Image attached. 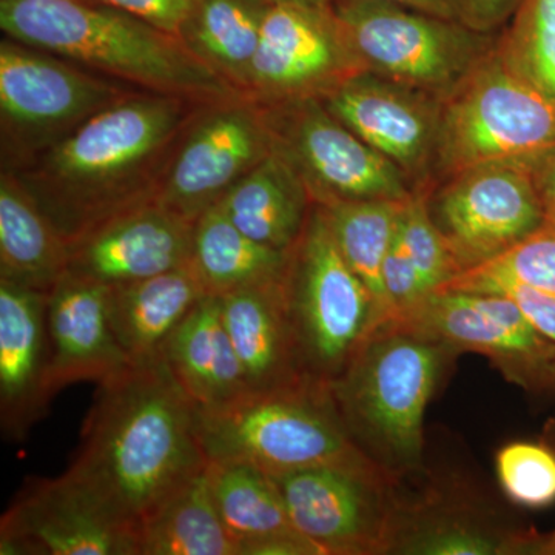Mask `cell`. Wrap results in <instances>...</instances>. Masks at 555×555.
Instances as JSON below:
<instances>
[{
  "label": "cell",
  "instance_id": "obj_20",
  "mask_svg": "<svg viewBox=\"0 0 555 555\" xmlns=\"http://www.w3.org/2000/svg\"><path fill=\"white\" fill-rule=\"evenodd\" d=\"M47 323L53 397L75 383L100 385L130 366L109 321V286L65 273L47 297Z\"/></svg>",
  "mask_w": 555,
  "mask_h": 555
},
{
  "label": "cell",
  "instance_id": "obj_19",
  "mask_svg": "<svg viewBox=\"0 0 555 555\" xmlns=\"http://www.w3.org/2000/svg\"><path fill=\"white\" fill-rule=\"evenodd\" d=\"M49 294L0 280V427L22 441L49 411Z\"/></svg>",
  "mask_w": 555,
  "mask_h": 555
},
{
  "label": "cell",
  "instance_id": "obj_18",
  "mask_svg": "<svg viewBox=\"0 0 555 555\" xmlns=\"http://www.w3.org/2000/svg\"><path fill=\"white\" fill-rule=\"evenodd\" d=\"M193 230L195 222L147 201L69 244L67 272L113 287L184 268L192 258Z\"/></svg>",
  "mask_w": 555,
  "mask_h": 555
},
{
  "label": "cell",
  "instance_id": "obj_2",
  "mask_svg": "<svg viewBox=\"0 0 555 555\" xmlns=\"http://www.w3.org/2000/svg\"><path fill=\"white\" fill-rule=\"evenodd\" d=\"M201 105L130 91L14 173L75 243L107 219L156 199L179 138Z\"/></svg>",
  "mask_w": 555,
  "mask_h": 555
},
{
  "label": "cell",
  "instance_id": "obj_10",
  "mask_svg": "<svg viewBox=\"0 0 555 555\" xmlns=\"http://www.w3.org/2000/svg\"><path fill=\"white\" fill-rule=\"evenodd\" d=\"M261 105L273 152L297 170L313 203L406 201L414 195L406 175L335 118L323 100Z\"/></svg>",
  "mask_w": 555,
  "mask_h": 555
},
{
  "label": "cell",
  "instance_id": "obj_13",
  "mask_svg": "<svg viewBox=\"0 0 555 555\" xmlns=\"http://www.w3.org/2000/svg\"><path fill=\"white\" fill-rule=\"evenodd\" d=\"M430 215L460 272L500 257L546 224L531 170L516 163L488 164L449 178Z\"/></svg>",
  "mask_w": 555,
  "mask_h": 555
},
{
  "label": "cell",
  "instance_id": "obj_11",
  "mask_svg": "<svg viewBox=\"0 0 555 555\" xmlns=\"http://www.w3.org/2000/svg\"><path fill=\"white\" fill-rule=\"evenodd\" d=\"M272 153L258 101L238 94L201 105L179 138L156 201L195 222Z\"/></svg>",
  "mask_w": 555,
  "mask_h": 555
},
{
  "label": "cell",
  "instance_id": "obj_17",
  "mask_svg": "<svg viewBox=\"0 0 555 555\" xmlns=\"http://www.w3.org/2000/svg\"><path fill=\"white\" fill-rule=\"evenodd\" d=\"M328 112L403 171L425 178L436 160L443 101L425 91L361 72L323 98Z\"/></svg>",
  "mask_w": 555,
  "mask_h": 555
},
{
  "label": "cell",
  "instance_id": "obj_12",
  "mask_svg": "<svg viewBox=\"0 0 555 555\" xmlns=\"http://www.w3.org/2000/svg\"><path fill=\"white\" fill-rule=\"evenodd\" d=\"M272 478L292 524L323 555L390 554L400 500L382 467H306Z\"/></svg>",
  "mask_w": 555,
  "mask_h": 555
},
{
  "label": "cell",
  "instance_id": "obj_16",
  "mask_svg": "<svg viewBox=\"0 0 555 555\" xmlns=\"http://www.w3.org/2000/svg\"><path fill=\"white\" fill-rule=\"evenodd\" d=\"M2 555H139L133 528L62 474L28 478L0 520Z\"/></svg>",
  "mask_w": 555,
  "mask_h": 555
},
{
  "label": "cell",
  "instance_id": "obj_40",
  "mask_svg": "<svg viewBox=\"0 0 555 555\" xmlns=\"http://www.w3.org/2000/svg\"><path fill=\"white\" fill-rule=\"evenodd\" d=\"M383 2L397 3V5L433 14V16L465 24L463 21L465 20V0H383Z\"/></svg>",
  "mask_w": 555,
  "mask_h": 555
},
{
  "label": "cell",
  "instance_id": "obj_28",
  "mask_svg": "<svg viewBox=\"0 0 555 555\" xmlns=\"http://www.w3.org/2000/svg\"><path fill=\"white\" fill-rule=\"evenodd\" d=\"M268 0H196L178 39L211 73L247 94Z\"/></svg>",
  "mask_w": 555,
  "mask_h": 555
},
{
  "label": "cell",
  "instance_id": "obj_6",
  "mask_svg": "<svg viewBox=\"0 0 555 555\" xmlns=\"http://www.w3.org/2000/svg\"><path fill=\"white\" fill-rule=\"evenodd\" d=\"M555 150V102L489 50L441 104L436 163L449 178Z\"/></svg>",
  "mask_w": 555,
  "mask_h": 555
},
{
  "label": "cell",
  "instance_id": "obj_31",
  "mask_svg": "<svg viewBox=\"0 0 555 555\" xmlns=\"http://www.w3.org/2000/svg\"><path fill=\"white\" fill-rule=\"evenodd\" d=\"M406 201H350L328 206L318 204L323 208L343 258L363 281L374 299L377 326L385 323L387 318L383 266L396 240L398 217Z\"/></svg>",
  "mask_w": 555,
  "mask_h": 555
},
{
  "label": "cell",
  "instance_id": "obj_39",
  "mask_svg": "<svg viewBox=\"0 0 555 555\" xmlns=\"http://www.w3.org/2000/svg\"><path fill=\"white\" fill-rule=\"evenodd\" d=\"M545 210L546 224L555 225V150L528 164Z\"/></svg>",
  "mask_w": 555,
  "mask_h": 555
},
{
  "label": "cell",
  "instance_id": "obj_23",
  "mask_svg": "<svg viewBox=\"0 0 555 555\" xmlns=\"http://www.w3.org/2000/svg\"><path fill=\"white\" fill-rule=\"evenodd\" d=\"M537 543L539 537L506 528L480 507L434 495L411 505L398 502L390 554H535Z\"/></svg>",
  "mask_w": 555,
  "mask_h": 555
},
{
  "label": "cell",
  "instance_id": "obj_21",
  "mask_svg": "<svg viewBox=\"0 0 555 555\" xmlns=\"http://www.w3.org/2000/svg\"><path fill=\"white\" fill-rule=\"evenodd\" d=\"M218 298L250 392H275L312 378L299 353L283 280Z\"/></svg>",
  "mask_w": 555,
  "mask_h": 555
},
{
  "label": "cell",
  "instance_id": "obj_24",
  "mask_svg": "<svg viewBox=\"0 0 555 555\" xmlns=\"http://www.w3.org/2000/svg\"><path fill=\"white\" fill-rule=\"evenodd\" d=\"M171 374L199 411H217L250 393L222 318L221 299L201 298L164 350Z\"/></svg>",
  "mask_w": 555,
  "mask_h": 555
},
{
  "label": "cell",
  "instance_id": "obj_22",
  "mask_svg": "<svg viewBox=\"0 0 555 555\" xmlns=\"http://www.w3.org/2000/svg\"><path fill=\"white\" fill-rule=\"evenodd\" d=\"M208 489L240 555H323L297 531L266 470L244 462H208Z\"/></svg>",
  "mask_w": 555,
  "mask_h": 555
},
{
  "label": "cell",
  "instance_id": "obj_38",
  "mask_svg": "<svg viewBox=\"0 0 555 555\" xmlns=\"http://www.w3.org/2000/svg\"><path fill=\"white\" fill-rule=\"evenodd\" d=\"M524 0H465V24L476 31L489 33L513 20Z\"/></svg>",
  "mask_w": 555,
  "mask_h": 555
},
{
  "label": "cell",
  "instance_id": "obj_36",
  "mask_svg": "<svg viewBox=\"0 0 555 555\" xmlns=\"http://www.w3.org/2000/svg\"><path fill=\"white\" fill-rule=\"evenodd\" d=\"M383 287H385L387 321H397L408 315L429 295L422 275L401 244L396 233L392 247L383 266Z\"/></svg>",
  "mask_w": 555,
  "mask_h": 555
},
{
  "label": "cell",
  "instance_id": "obj_15",
  "mask_svg": "<svg viewBox=\"0 0 555 555\" xmlns=\"http://www.w3.org/2000/svg\"><path fill=\"white\" fill-rule=\"evenodd\" d=\"M364 72L331 9L270 5L248 75L247 96L261 104L323 100Z\"/></svg>",
  "mask_w": 555,
  "mask_h": 555
},
{
  "label": "cell",
  "instance_id": "obj_34",
  "mask_svg": "<svg viewBox=\"0 0 555 555\" xmlns=\"http://www.w3.org/2000/svg\"><path fill=\"white\" fill-rule=\"evenodd\" d=\"M495 470L507 499L525 507L555 503V454L531 441H514L496 452Z\"/></svg>",
  "mask_w": 555,
  "mask_h": 555
},
{
  "label": "cell",
  "instance_id": "obj_9",
  "mask_svg": "<svg viewBox=\"0 0 555 555\" xmlns=\"http://www.w3.org/2000/svg\"><path fill=\"white\" fill-rule=\"evenodd\" d=\"M364 72L443 101L488 53L485 33L383 0H334Z\"/></svg>",
  "mask_w": 555,
  "mask_h": 555
},
{
  "label": "cell",
  "instance_id": "obj_7",
  "mask_svg": "<svg viewBox=\"0 0 555 555\" xmlns=\"http://www.w3.org/2000/svg\"><path fill=\"white\" fill-rule=\"evenodd\" d=\"M283 287L306 372L331 385L377 326V313L363 281L343 258L318 204H313L305 232L288 250Z\"/></svg>",
  "mask_w": 555,
  "mask_h": 555
},
{
  "label": "cell",
  "instance_id": "obj_30",
  "mask_svg": "<svg viewBox=\"0 0 555 555\" xmlns=\"http://www.w3.org/2000/svg\"><path fill=\"white\" fill-rule=\"evenodd\" d=\"M138 547L139 555H240L211 499L207 467L139 524Z\"/></svg>",
  "mask_w": 555,
  "mask_h": 555
},
{
  "label": "cell",
  "instance_id": "obj_26",
  "mask_svg": "<svg viewBox=\"0 0 555 555\" xmlns=\"http://www.w3.org/2000/svg\"><path fill=\"white\" fill-rule=\"evenodd\" d=\"M313 204L297 170L273 152L233 185L217 207L251 240L288 251L305 232Z\"/></svg>",
  "mask_w": 555,
  "mask_h": 555
},
{
  "label": "cell",
  "instance_id": "obj_8",
  "mask_svg": "<svg viewBox=\"0 0 555 555\" xmlns=\"http://www.w3.org/2000/svg\"><path fill=\"white\" fill-rule=\"evenodd\" d=\"M133 90L5 36L0 42L2 170H20Z\"/></svg>",
  "mask_w": 555,
  "mask_h": 555
},
{
  "label": "cell",
  "instance_id": "obj_37",
  "mask_svg": "<svg viewBox=\"0 0 555 555\" xmlns=\"http://www.w3.org/2000/svg\"><path fill=\"white\" fill-rule=\"evenodd\" d=\"M124 11L159 30L177 36L196 0H91Z\"/></svg>",
  "mask_w": 555,
  "mask_h": 555
},
{
  "label": "cell",
  "instance_id": "obj_35",
  "mask_svg": "<svg viewBox=\"0 0 555 555\" xmlns=\"http://www.w3.org/2000/svg\"><path fill=\"white\" fill-rule=\"evenodd\" d=\"M466 270L511 278L555 297V225L545 224L500 257Z\"/></svg>",
  "mask_w": 555,
  "mask_h": 555
},
{
  "label": "cell",
  "instance_id": "obj_27",
  "mask_svg": "<svg viewBox=\"0 0 555 555\" xmlns=\"http://www.w3.org/2000/svg\"><path fill=\"white\" fill-rule=\"evenodd\" d=\"M68 241L14 171L0 177V280L49 294L67 273Z\"/></svg>",
  "mask_w": 555,
  "mask_h": 555
},
{
  "label": "cell",
  "instance_id": "obj_29",
  "mask_svg": "<svg viewBox=\"0 0 555 555\" xmlns=\"http://www.w3.org/2000/svg\"><path fill=\"white\" fill-rule=\"evenodd\" d=\"M287 259L288 251L251 240L217 206L195 221L190 268L206 295L222 297L283 280Z\"/></svg>",
  "mask_w": 555,
  "mask_h": 555
},
{
  "label": "cell",
  "instance_id": "obj_3",
  "mask_svg": "<svg viewBox=\"0 0 555 555\" xmlns=\"http://www.w3.org/2000/svg\"><path fill=\"white\" fill-rule=\"evenodd\" d=\"M0 28L137 90L198 104L243 94L204 67L177 36L91 0H0Z\"/></svg>",
  "mask_w": 555,
  "mask_h": 555
},
{
  "label": "cell",
  "instance_id": "obj_33",
  "mask_svg": "<svg viewBox=\"0 0 555 555\" xmlns=\"http://www.w3.org/2000/svg\"><path fill=\"white\" fill-rule=\"evenodd\" d=\"M397 235L429 294L447 286L452 278L459 275L460 266L423 196L414 193L404 203L398 217Z\"/></svg>",
  "mask_w": 555,
  "mask_h": 555
},
{
  "label": "cell",
  "instance_id": "obj_32",
  "mask_svg": "<svg viewBox=\"0 0 555 555\" xmlns=\"http://www.w3.org/2000/svg\"><path fill=\"white\" fill-rule=\"evenodd\" d=\"M499 50L518 75L555 102V0H524Z\"/></svg>",
  "mask_w": 555,
  "mask_h": 555
},
{
  "label": "cell",
  "instance_id": "obj_1",
  "mask_svg": "<svg viewBox=\"0 0 555 555\" xmlns=\"http://www.w3.org/2000/svg\"><path fill=\"white\" fill-rule=\"evenodd\" d=\"M207 465L199 408L163 357L100 383L64 476L138 534L139 524Z\"/></svg>",
  "mask_w": 555,
  "mask_h": 555
},
{
  "label": "cell",
  "instance_id": "obj_5",
  "mask_svg": "<svg viewBox=\"0 0 555 555\" xmlns=\"http://www.w3.org/2000/svg\"><path fill=\"white\" fill-rule=\"evenodd\" d=\"M199 437L208 462L250 463L270 476L306 467L377 465L350 437L331 385L315 378L199 411Z\"/></svg>",
  "mask_w": 555,
  "mask_h": 555
},
{
  "label": "cell",
  "instance_id": "obj_4",
  "mask_svg": "<svg viewBox=\"0 0 555 555\" xmlns=\"http://www.w3.org/2000/svg\"><path fill=\"white\" fill-rule=\"evenodd\" d=\"M454 356L447 343L387 321L331 383L350 437L396 481L423 469L427 404Z\"/></svg>",
  "mask_w": 555,
  "mask_h": 555
},
{
  "label": "cell",
  "instance_id": "obj_42",
  "mask_svg": "<svg viewBox=\"0 0 555 555\" xmlns=\"http://www.w3.org/2000/svg\"><path fill=\"white\" fill-rule=\"evenodd\" d=\"M535 554L555 555V531L547 537H539Z\"/></svg>",
  "mask_w": 555,
  "mask_h": 555
},
{
  "label": "cell",
  "instance_id": "obj_14",
  "mask_svg": "<svg viewBox=\"0 0 555 555\" xmlns=\"http://www.w3.org/2000/svg\"><path fill=\"white\" fill-rule=\"evenodd\" d=\"M393 323L447 343L456 353L488 358L503 377L525 389L555 383V345L502 295L443 288Z\"/></svg>",
  "mask_w": 555,
  "mask_h": 555
},
{
  "label": "cell",
  "instance_id": "obj_41",
  "mask_svg": "<svg viewBox=\"0 0 555 555\" xmlns=\"http://www.w3.org/2000/svg\"><path fill=\"white\" fill-rule=\"evenodd\" d=\"M272 5H299L310 9H331L334 0H268Z\"/></svg>",
  "mask_w": 555,
  "mask_h": 555
},
{
  "label": "cell",
  "instance_id": "obj_25",
  "mask_svg": "<svg viewBox=\"0 0 555 555\" xmlns=\"http://www.w3.org/2000/svg\"><path fill=\"white\" fill-rule=\"evenodd\" d=\"M204 297L190 264L109 287V321L130 363L163 358L171 335Z\"/></svg>",
  "mask_w": 555,
  "mask_h": 555
}]
</instances>
